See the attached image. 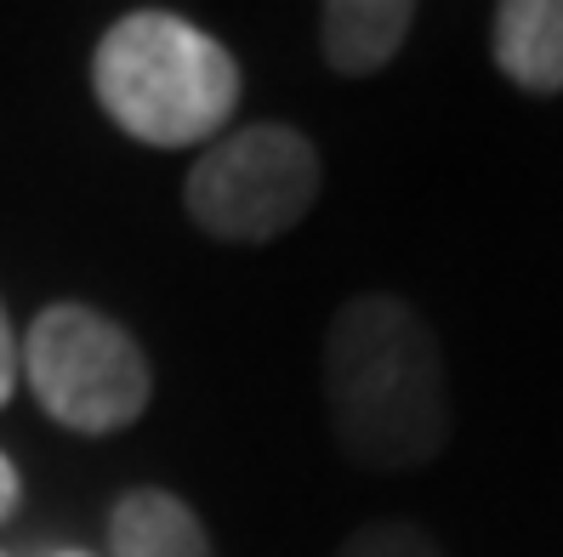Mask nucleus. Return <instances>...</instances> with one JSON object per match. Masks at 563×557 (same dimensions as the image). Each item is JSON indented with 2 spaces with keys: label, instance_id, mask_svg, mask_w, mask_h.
I'll use <instances>...</instances> for the list:
<instances>
[{
  "label": "nucleus",
  "instance_id": "nucleus-6",
  "mask_svg": "<svg viewBox=\"0 0 563 557\" xmlns=\"http://www.w3.org/2000/svg\"><path fill=\"white\" fill-rule=\"evenodd\" d=\"M495 69L518 91H563V0H507L495 7Z\"/></svg>",
  "mask_w": 563,
  "mask_h": 557
},
{
  "label": "nucleus",
  "instance_id": "nucleus-5",
  "mask_svg": "<svg viewBox=\"0 0 563 557\" xmlns=\"http://www.w3.org/2000/svg\"><path fill=\"white\" fill-rule=\"evenodd\" d=\"M416 29L410 0H330L319 12V52L336 75L358 80L387 69Z\"/></svg>",
  "mask_w": 563,
  "mask_h": 557
},
{
  "label": "nucleus",
  "instance_id": "nucleus-4",
  "mask_svg": "<svg viewBox=\"0 0 563 557\" xmlns=\"http://www.w3.org/2000/svg\"><path fill=\"white\" fill-rule=\"evenodd\" d=\"M319 148L296 125L256 120L217 137L183 182V205L194 227L222 245H268L290 234L319 200Z\"/></svg>",
  "mask_w": 563,
  "mask_h": 557
},
{
  "label": "nucleus",
  "instance_id": "nucleus-8",
  "mask_svg": "<svg viewBox=\"0 0 563 557\" xmlns=\"http://www.w3.org/2000/svg\"><path fill=\"white\" fill-rule=\"evenodd\" d=\"M336 557H444V552L427 530H416V523L376 517V523H364V530H353Z\"/></svg>",
  "mask_w": 563,
  "mask_h": 557
},
{
  "label": "nucleus",
  "instance_id": "nucleus-3",
  "mask_svg": "<svg viewBox=\"0 0 563 557\" xmlns=\"http://www.w3.org/2000/svg\"><path fill=\"white\" fill-rule=\"evenodd\" d=\"M18 365L41 410L63 433L109 438L143 421L154 399V370L143 342L91 302H52L35 313Z\"/></svg>",
  "mask_w": 563,
  "mask_h": 557
},
{
  "label": "nucleus",
  "instance_id": "nucleus-9",
  "mask_svg": "<svg viewBox=\"0 0 563 557\" xmlns=\"http://www.w3.org/2000/svg\"><path fill=\"white\" fill-rule=\"evenodd\" d=\"M12 387H18V336H12L7 308H0V404L12 399Z\"/></svg>",
  "mask_w": 563,
  "mask_h": 557
},
{
  "label": "nucleus",
  "instance_id": "nucleus-10",
  "mask_svg": "<svg viewBox=\"0 0 563 557\" xmlns=\"http://www.w3.org/2000/svg\"><path fill=\"white\" fill-rule=\"evenodd\" d=\"M23 501V483H18V467L7 461V449H0V523H7Z\"/></svg>",
  "mask_w": 563,
  "mask_h": 557
},
{
  "label": "nucleus",
  "instance_id": "nucleus-7",
  "mask_svg": "<svg viewBox=\"0 0 563 557\" xmlns=\"http://www.w3.org/2000/svg\"><path fill=\"white\" fill-rule=\"evenodd\" d=\"M109 552L114 557H211V535L183 495L137 483L109 512Z\"/></svg>",
  "mask_w": 563,
  "mask_h": 557
},
{
  "label": "nucleus",
  "instance_id": "nucleus-1",
  "mask_svg": "<svg viewBox=\"0 0 563 557\" xmlns=\"http://www.w3.org/2000/svg\"><path fill=\"white\" fill-rule=\"evenodd\" d=\"M324 410L342 455L364 472L427 467L450 438L439 336L405 297L364 290L324 331Z\"/></svg>",
  "mask_w": 563,
  "mask_h": 557
},
{
  "label": "nucleus",
  "instance_id": "nucleus-11",
  "mask_svg": "<svg viewBox=\"0 0 563 557\" xmlns=\"http://www.w3.org/2000/svg\"><path fill=\"white\" fill-rule=\"evenodd\" d=\"M57 557H91V552H57Z\"/></svg>",
  "mask_w": 563,
  "mask_h": 557
},
{
  "label": "nucleus",
  "instance_id": "nucleus-2",
  "mask_svg": "<svg viewBox=\"0 0 563 557\" xmlns=\"http://www.w3.org/2000/svg\"><path fill=\"white\" fill-rule=\"evenodd\" d=\"M91 91L125 137L148 148H194L228 131L245 75L234 52L177 12H125L91 52Z\"/></svg>",
  "mask_w": 563,
  "mask_h": 557
}]
</instances>
